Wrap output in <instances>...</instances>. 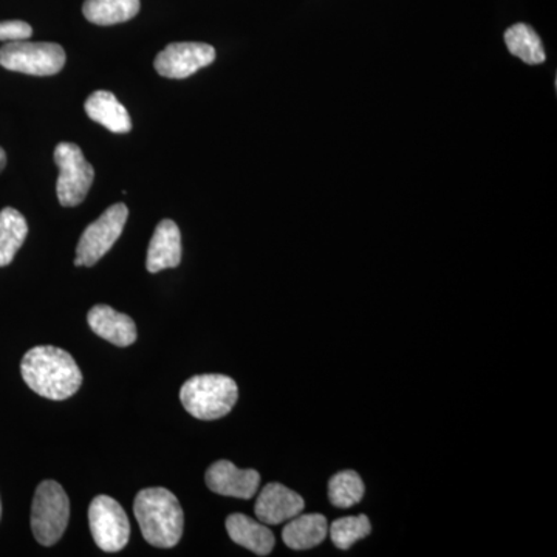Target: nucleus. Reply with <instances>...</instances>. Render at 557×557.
<instances>
[{"label": "nucleus", "instance_id": "nucleus-17", "mask_svg": "<svg viewBox=\"0 0 557 557\" xmlns=\"http://www.w3.org/2000/svg\"><path fill=\"white\" fill-rule=\"evenodd\" d=\"M139 7V0H86L83 13L91 24L109 27L134 20Z\"/></svg>", "mask_w": 557, "mask_h": 557}, {"label": "nucleus", "instance_id": "nucleus-10", "mask_svg": "<svg viewBox=\"0 0 557 557\" xmlns=\"http://www.w3.org/2000/svg\"><path fill=\"white\" fill-rule=\"evenodd\" d=\"M212 493L225 497L252 498L258 493L260 474L255 469H239L228 460L212 463L205 475Z\"/></svg>", "mask_w": 557, "mask_h": 557}, {"label": "nucleus", "instance_id": "nucleus-19", "mask_svg": "<svg viewBox=\"0 0 557 557\" xmlns=\"http://www.w3.org/2000/svg\"><path fill=\"white\" fill-rule=\"evenodd\" d=\"M505 42L509 53L518 57L530 65L542 64L545 61V50L536 32L527 24H516L505 33Z\"/></svg>", "mask_w": 557, "mask_h": 557}, {"label": "nucleus", "instance_id": "nucleus-11", "mask_svg": "<svg viewBox=\"0 0 557 557\" xmlns=\"http://www.w3.org/2000/svg\"><path fill=\"white\" fill-rule=\"evenodd\" d=\"M304 508H306V502L298 493L281 483H269L260 491L255 512L259 522L265 525H278L296 518Z\"/></svg>", "mask_w": 557, "mask_h": 557}, {"label": "nucleus", "instance_id": "nucleus-23", "mask_svg": "<svg viewBox=\"0 0 557 557\" xmlns=\"http://www.w3.org/2000/svg\"><path fill=\"white\" fill-rule=\"evenodd\" d=\"M5 164H7L5 150H3L2 148H0V172H2L3 170H5Z\"/></svg>", "mask_w": 557, "mask_h": 557}, {"label": "nucleus", "instance_id": "nucleus-3", "mask_svg": "<svg viewBox=\"0 0 557 557\" xmlns=\"http://www.w3.org/2000/svg\"><path fill=\"white\" fill-rule=\"evenodd\" d=\"M239 398L236 381L226 375H197L180 391V401L197 420H219L228 416Z\"/></svg>", "mask_w": 557, "mask_h": 557}, {"label": "nucleus", "instance_id": "nucleus-8", "mask_svg": "<svg viewBox=\"0 0 557 557\" xmlns=\"http://www.w3.org/2000/svg\"><path fill=\"white\" fill-rule=\"evenodd\" d=\"M89 523L95 544L102 552L119 553L129 544V519L115 498L95 497L89 508Z\"/></svg>", "mask_w": 557, "mask_h": 557}, {"label": "nucleus", "instance_id": "nucleus-16", "mask_svg": "<svg viewBox=\"0 0 557 557\" xmlns=\"http://www.w3.org/2000/svg\"><path fill=\"white\" fill-rule=\"evenodd\" d=\"M329 523L322 515H302L289 519L282 531V539L288 548L302 552L322 544L327 537Z\"/></svg>", "mask_w": 557, "mask_h": 557}, {"label": "nucleus", "instance_id": "nucleus-18", "mask_svg": "<svg viewBox=\"0 0 557 557\" xmlns=\"http://www.w3.org/2000/svg\"><path fill=\"white\" fill-rule=\"evenodd\" d=\"M28 236L27 220L20 211L5 208L0 211V267L10 265Z\"/></svg>", "mask_w": 557, "mask_h": 557}, {"label": "nucleus", "instance_id": "nucleus-1", "mask_svg": "<svg viewBox=\"0 0 557 557\" xmlns=\"http://www.w3.org/2000/svg\"><path fill=\"white\" fill-rule=\"evenodd\" d=\"M21 373L33 392L53 401L73 397L83 384L75 359L60 347L32 348L22 358Z\"/></svg>", "mask_w": 557, "mask_h": 557}, {"label": "nucleus", "instance_id": "nucleus-5", "mask_svg": "<svg viewBox=\"0 0 557 557\" xmlns=\"http://www.w3.org/2000/svg\"><path fill=\"white\" fill-rule=\"evenodd\" d=\"M65 51L60 44L9 40L0 49V65L11 72L33 76H51L64 69Z\"/></svg>", "mask_w": 557, "mask_h": 557}, {"label": "nucleus", "instance_id": "nucleus-21", "mask_svg": "<svg viewBox=\"0 0 557 557\" xmlns=\"http://www.w3.org/2000/svg\"><path fill=\"white\" fill-rule=\"evenodd\" d=\"M370 533H372V525L368 516L364 515L335 520L330 527V537L339 549L350 548L361 539L368 537Z\"/></svg>", "mask_w": 557, "mask_h": 557}, {"label": "nucleus", "instance_id": "nucleus-13", "mask_svg": "<svg viewBox=\"0 0 557 557\" xmlns=\"http://www.w3.org/2000/svg\"><path fill=\"white\" fill-rule=\"evenodd\" d=\"M87 322L94 333L119 347H129L137 341V325L134 319L120 313L109 306H95L87 314Z\"/></svg>", "mask_w": 557, "mask_h": 557}, {"label": "nucleus", "instance_id": "nucleus-7", "mask_svg": "<svg viewBox=\"0 0 557 557\" xmlns=\"http://www.w3.org/2000/svg\"><path fill=\"white\" fill-rule=\"evenodd\" d=\"M129 209L124 203L112 205L101 218L84 231L76 247V267H94L116 244L126 226Z\"/></svg>", "mask_w": 557, "mask_h": 557}, {"label": "nucleus", "instance_id": "nucleus-22", "mask_svg": "<svg viewBox=\"0 0 557 557\" xmlns=\"http://www.w3.org/2000/svg\"><path fill=\"white\" fill-rule=\"evenodd\" d=\"M33 28L27 22L7 21L0 22V40H20L32 38Z\"/></svg>", "mask_w": 557, "mask_h": 557}, {"label": "nucleus", "instance_id": "nucleus-9", "mask_svg": "<svg viewBox=\"0 0 557 557\" xmlns=\"http://www.w3.org/2000/svg\"><path fill=\"white\" fill-rule=\"evenodd\" d=\"M214 61L215 50L209 44L175 42L160 51L153 65L164 78L185 79Z\"/></svg>", "mask_w": 557, "mask_h": 557}, {"label": "nucleus", "instance_id": "nucleus-15", "mask_svg": "<svg viewBox=\"0 0 557 557\" xmlns=\"http://www.w3.org/2000/svg\"><path fill=\"white\" fill-rule=\"evenodd\" d=\"M86 112L90 120L113 134H127L132 129L129 112L110 91L98 90L91 94L86 101Z\"/></svg>", "mask_w": 557, "mask_h": 557}, {"label": "nucleus", "instance_id": "nucleus-24", "mask_svg": "<svg viewBox=\"0 0 557 557\" xmlns=\"http://www.w3.org/2000/svg\"><path fill=\"white\" fill-rule=\"evenodd\" d=\"M0 516H2V504H0Z\"/></svg>", "mask_w": 557, "mask_h": 557}, {"label": "nucleus", "instance_id": "nucleus-4", "mask_svg": "<svg viewBox=\"0 0 557 557\" xmlns=\"http://www.w3.org/2000/svg\"><path fill=\"white\" fill-rule=\"evenodd\" d=\"M70 518V502L64 487L54 480L40 483L33 498L32 530L44 547L57 544L65 533Z\"/></svg>", "mask_w": 557, "mask_h": 557}, {"label": "nucleus", "instance_id": "nucleus-14", "mask_svg": "<svg viewBox=\"0 0 557 557\" xmlns=\"http://www.w3.org/2000/svg\"><path fill=\"white\" fill-rule=\"evenodd\" d=\"M226 531L231 541L258 556H269L276 544L273 531L265 523L245 515H231L226 519Z\"/></svg>", "mask_w": 557, "mask_h": 557}, {"label": "nucleus", "instance_id": "nucleus-12", "mask_svg": "<svg viewBox=\"0 0 557 557\" xmlns=\"http://www.w3.org/2000/svg\"><path fill=\"white\" fill-rule=\"evenodd\" d=\"M182 262V234L177 223L161 220L150 239L146 269L149 273H160L168 269H177Z\"/></svg>", "mask_w": 557, "mask_h": 557}, {"label": "nucleus", "instance_id": "nucleus-6", "mask_svg": "<svg viewBox=\"0 0 557 557\" xmlns=\"http://www.w3.org/2000/svg\"><path fill=\"white\" fill-rule=\"evenodd\" d=\"M54 161L60 168L57 194L65 208L78 207L86 199L94 183L95 171L83 150L73 143H60L54 149Z\"/></svg>", "mask_w": 557, "mask_h": 557}, {"label": "nucleus", "instance_id": "nucleus-20", "mask_svg": "<svg viewBox=\"0 0 557 557\" xmlns=\"http://www.w3.org/2000/svg\"><path fill=\"white\" fill-rule=\"evenodd\" d=\"M364 482L358 472L343 471L329 482V498L335 507L350 508L364 497Z\"/></svg>", "mask_w": 557, "mask_h": 557}, {"label": "nucleus", "instance_id": "nucleus-2", "mask_svg": "<svg viewBox=\"0 0 557 557\" xmlns=\"http://www.w3.org/2000/svg\"><path fill=\"white\" fill-rule=\"evenodd\" d=\"M135 518L143 537L157 548L178 544L185 527V515L178 498L166 487H146L139 491L134 504Z\"/></svg>", "mask_w": 557, "mask_h": 557}]
</instances>
